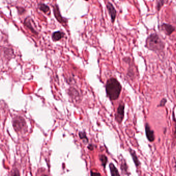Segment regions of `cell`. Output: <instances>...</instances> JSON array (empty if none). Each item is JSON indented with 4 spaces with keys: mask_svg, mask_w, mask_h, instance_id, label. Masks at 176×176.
I'll return each instance as SVG.
<instances>
[{
    "mask_svg": "<svg viewBox=\"0 0 176 176\" xmlns=\"http://www.w3.org/2000/svg\"><path fill=\"white\" fill-rule=\"evenodd\" d=\"M53 12L55 16L56 19L57 20L58 22H60L61 23H66V20L62 18V17L61 15L60 11H59V8L58 6L56 4L53 6Z\"/></svg>",
    "mask_w": 176,
    "mask_h": 176,
    "instance_id": "obj_4",
    "label": "cell"
},
{
    "mask_svg": "<svg viewBox=\"0 0 176 176\" xmlns=\"http://www.w3.org/2000/svg\"><path fill=\"white\" fill-rule=\"evenodd\" d=\"M100 160L101 161L102 163V165L103 166V167L105 168L106 167V165L107 164V163L108 159L107 157L104 155V154H102L100 156Z\"/></svg>",
    "mask_w": 176,
    "mask_h": 176,
    "instance_id": "obj_13",
    "label": "cell"
},
{
    "mask_svg": "<svg viewBox=\"0 0 176 176\" xmlns=\"http://www.w3.org/2000/svg\"><path fill=\"white\" fill-rule=\"evenodd\" d=\"M100 175V173H93V172L91 171V175Z\"/></svg>",
    "mask_w": 176,
    "mask_h": 176,
    "instance_id": "obj_20",
    "label": "cell"
},
{
    "mask_svg": "<svg viewBox=\"0 0 176 176\" xmlns=\"http://www.w3.org/2000/svg\"><path fill=\"white\" fill-rule=\"evenodd\" d=\"M145 133L146 137L148 140L150 142H154L155 140L154 132L153 130H151L149 125L148 124H146L145 125Z\"/></svg>",
    "mask_w": 176,
    "mask_h": 176,
    "instance_id": "obj_5",
    "label": "cell"
},
{
    "mask_svg": "<svg viewBox=\"0 0 176 176\" xmlns=\"http://www.w3.org/2000/svg\"><path fill=\"white\" fill-rule=\"evenodd\" d=\"M109 167H110V172L112 176H117L120 175V173H118V169L116 168V166L113 164V163H111L109 164Z\"/></svg>",
    "mask_w": 176,
    "mask_h": 176,
    "instance_id": "obj_11",
    "label": "cell"
},
{
    "mask_svg": "<svg viewBox=\"0 0 176 176\" xmlns=\"http://www.w3.org/2000/svg\"><path fill=\"white\" fill-rule=\"evenodd\" d=\"M64 36V33L61 32L60 31L55 32L53 34L52 39L54 41H57L60 40Z\"/></svg>",
    "mask_w": 176,
    "mask_h": 176,
    "instance_id": "obj_10",
    "label": "cell"
},
{
    "mask_svg": "<svg viewBox=\"0 0 176 176\" xmlns=\"http://www.w3.org/2000/svg\"><path fill=\"white\" fill-rule=\"evenodd\" d=\"M121 168L122 171H127V166L126 163V162L124 163H122V164H121Z\"/></svg>",
    "mask_w": 176,
    "mask_h": 176,
    "instance_id": "obj_18",
    "label": "cell"
},
{
    "mask_svg": "<svg viewBox=\"0 0 176 176\" xmlns=\"http://www.w3.org/2000/svg\"><path fill=\"white\" fill-rule=\"evenodd\" d=\"M161 28L165 32L167 35H171L172 33L175 30V28L171 25L166 23H163L161 25Z\"/></svg>",
    "mask_w": 176,
    "mask_h": 176,
    "instance_id": "obj_7",
    "label": "cell"
},
{
    "mask_svg": "<svg viewBox=\"0 0 176 176\" xmlns=\"http://www.w3.org/2000/svg\"><path fill=\"white\" fill-rule=\"evenodd\" d=\"M124 105L123 103H121L118 106L117 112L116 114V119L119 124L121 123L124 118Z\"/></svg>",
    "mask_w": 176,
    "mask_h": 176,
    "instance_id": "obj_3",
    "label": "cell"
},
{
    "mask_svg": "<svg viewBox=\"0 0 176 176\" xmlns=\"http://www.w3.org/2000/svg\"><path fill=\"white\" fill-rule=\"evenodd\" d=\"M167 102V100L165 98H163V99L161 100V101H160V105H158V107H164L165 106V104Z\"/></svg>",
    "mask_w": 176,
    "mask_h": 176,
    "instance_id": "obj_17",
    "label": "cell"
},
{
    "mask_svg": "<svg viewBox=\"0 0 176 176\" xmlns=\"http://www.w3.org/2000/svg\"><path fill=\"white\" fill-rule=\"evenodd\" d=\"M106 91L108 98L111 100L118 99L121 91V86L118 80L115 78H111L108 80Z\"/></svg>",
    "mask_w": 176,
    "mask_h": 176,
    "instance_id": "obj_1",
    "label": "cell"
},
{
    "mask_svg": "<svg viewBox=\"0 0 176 176\" xmlns=\"http://www.w3.org/2000/svg\"><path fill=\"white\" fill-rule=\"evenodd\" d=\"M25 25H26V26H27L28 28H29L30 29V30H32L33 33H37L36 32H35V30H34V29H33V28H32V24H31V23H30L29 20L27 21V20H26L25 21Z\"/></svg>",
    "mask_w": 176,
    "mask_h": 176,
    "instance_id": "obj_16",
    "label": "cell"
},
{
    "mask_svg": "<svg viewBox=\"0 0 176 176\" xmlns=\"http://www.w3.org/2000/svg\"><path fill=\"white\" fill-rule=\"evenodd\" d=\"M129 152L130 154L131 157H132L133 161V162L135 163V165H136L137 167H138L139 165H140V162L139 161V159H138V157L137 156L136 153L135 152L134 150H133L131 149H130Z\"/></svg>",
    "mask_w": 176,
    "mask_h": 176,
    "instance_id": "obj_9",
    "label": "cell"
},
{
    "mask_svg": "<svg viewBox=\"0 0 176 176\" xmlns=\"http://www.w3.org/2000/svg\"><path fill=\"white\" fill-rule=\"evenodd\" d=\"M38 7L40 11L44 12L45 14H47V13L50 11L49 7L44 4H40L39 5Z\"/></svg>",
    "mask_w": 176,
    "mask_h": 176,
    "instance_id": "obj_12",
    "label": "cell"
},
{
    "mask_svg": "<svg viewBox=\"0 0 176 176\" xmlns=\"http://www.w3.org/2000/svg\"><path fill=\"white\" fill-rule=\"evenodd\" d=\"M88 149L90 150H93L94 149V146L92 144H90L89 146H88Z\"/></svg>",
    "mask_w": 176,
    "mask_h": 176,
    "instance_id": "obj_19",
    "label": "cell"
},
{
    "mask_svg": "<svg viewBox=\"0 0 176 176\" xmlns=\"http://www.w3.org/2000/svg\"><path fill=\"white\" fill-rule=\"evenodd\" d=\"M85 1H89V0H85Z\"/></svg>",
    "mask_w": 176,
    "mask_h": 176,
    "instance_id": "obj_21",
    "label": "cell"
},
{
    "mask_svg": "<svg viewBox=\"0 0 176 176\" xmlns=\"http://www.w3.org/2000/svg\"><path fill=\"white\" fill-rule=\"evenodd\" d=\"M107 7L108 11H109V13L111 17L112 22L113 23L114 22V20L116 19V9L114 7L113 5L110 2H108L107 5Z\"/></svg>",
    "mask_w": 176,
    "mask_h": 176,
    "instance_id": "obj_6",
    "label": "cell"
},
{
    "mask_svg": "<svg viewBox=\"0 0 176 176\" xmlns=\"http://www.w3.org/2000/svg\"><path fill=\"white\" fill-rule=\"evenodd\" d=\"M146 47L154 52H160L164 48V44L156 34H152L146 39Z\"/></svg>",
    "mask_w": 176,
    "mask_h": 176,
    "instance_id": "obj_2",
    "label": "cell"
},
{
    "mask_svg": "<svg viewBox=\"0 0 176 176\" xmlns=\"http://www.w3.org/2000/svg\"><path fill=\"white\" fill-rule=\"evenodd\" d=\"M79 138H80V139L83 140L85 142V143L88 142V138L87 137V135H86L85 132H80L79 133Z\"/></svg>",
    "mask_w": 176,
    "mask_h": 176,
    "instance_id": "obj_14",
    "label": "cell"
},
{
    "mask_svg": "<svg viewBox=\"0 0 176 176\" xmlns=\"http://www.w3.org/2000/svg\"><path fill=\"white\" fill-rule=\"evenodd\" d=\"M165 2V0H159L157 2V9L158 11H159L161 9V7L164 4Z\"/></svg>",
    "mask_w": 176,
    "mask_h": 176,
    "instance_id": "obj_15",
    "label": "cell"
},
{
    "mask_svg": "<svg viewBox=\"0 0 176 176\" xmlns=\"http://www.w3.org/2000/svg\"><path fill=\"white\" fill-rule=\"evenodd\" d=\"M24 124L25 121L23 120V119H16L14 122V128L16 130L20 131L24 127Z\"/></svg>",
    "mask_w": 176,
    "mask_h": 176,
    "instance_id": "obj_8",
    "label": "cell"
}]
</instances>
